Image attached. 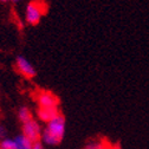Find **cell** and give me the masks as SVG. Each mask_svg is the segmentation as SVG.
Returning <instances> with one entry per match:
<instances>
[{"instance_id": "6", "label": "cell", "mask_w": 149, "mask_h": 149, "mask_svg": "<svg viewBox=\"0 0 149 149\" xmlns=\"http://www.w3.org/2000/svg\"><path fill=\"white\" fill-rule=\"evenodd\" d=\"M38 117L43 121V122H50L51 120H53L56 116H58L61 113L58 108H38Z\"/></svg>"}, {"instance_id": "5", "label": "cell", "mask_w": 149, "mask_h": 149, "mask_svg": "<svg viewBox=\"0 0 149 149\" xmlns=\"http://www.w3.org/2000/svg\"><path fill=\"white\" fill-rule=\"evenodd\" d=\"M37 104L39 108H58L59 100L53 92L42 90L37 94Z\"/></svg>"}, {"instance_id": "1", "label": "cell", "mask_w": 149, "mask_h": 149, "mask_svg": "<svg viewBox=\"0 0 149 149\" xmlns=\"http://www.w3.org/2000/svg\"><path fill=\"white\" fill-rule=\"evenodd\" d=\"M65 134V118L62 114L56 116L53 120L46 123L45 129L42 133V143L47 146H57L61 143Z\"/></svg>"}, {"instance_id": "8", "label": "cell", "mask_w": 149, "mask_h": 149, "mask_svg": "<svg viewBox=\"0 0 149 149\" xmlns=\"http://www.w3.org/2000/svg\"><path fill=\"white\" fill-rule=\"evenodd\" d=\"M18 118L22 123H26L30 120H32V113L27 107H22L18 110Z\"/></svg>"}, {"instance_id": "10", "label": "cell", "mask_w": 149, "mask_h": 149, "mask_svg": "<svg viewBox=\"0 0 149 149\" xmlns=\"http://www.w3.org/2000/svg\"><path fill=\"white\" fill-rule=\"evenodd\" d=\"M0 149H14L13 139H4L0 141Z\"/></svg>"}, {"instance_id": "2", "label": "cell", "mask_w": 149, "mask_h": 149, "mask_svg": "<svg viewBox=\"0 0 149 149\" xmlns=\"http://www.w3.org/2000/svg\"><path fill=\"white\" fill-rule=\"evenodd\" d=\"M46 6L38 0H32L26 6L25 10V22L29 25H38L42 20V17L44 15Z\"/></svg>"}, {"instance_id": "4", "label": "cell", "mask_w": 149, "mask_h": 149, "mask_svg": "<svg viewBox=\"0 0 149 149\" xmlns=\"http://www.w3.org/2000/svg\"><path fill=\"white\" fill-rule=\"evenodd\" d=\"M43 130L40 128V124H38L36 120H30L26 123H23V135H25L31 142H38L42 139Z\"/></svg>"}, {"instance_id": "11", "label": "cell", "mask_w": 149, "mask_h": 149, "mask_svg": "<svg viewBox=\"0 0 149 149\" xmlns=\"http://www.w3.org/2000/svg\"><path fill=\"white\" fill-rule=\"evenodd\" d=\"M31 149H45V148H44L42 141H38V142H34V143L32 144V148H31Z\"/></svg>"}, {"instance_id": "3", "label": "cell", "mask_w": 149, "mask_h": 149, "mask_svg": "<svg viewBox=\"0 0 149 149\" xmlns=\"http://www.w3.org/2000/svg\"><path fill=\"white\" fill-rule=\"evenodd\" d=\"M15 69L22 76H24L27 79H33L37 76V70L33 66V64L22 54L17 56L15 58Z\"/></svg>"}, {"instance_id": "12", "label": "cell", "mask_w": 149, "mask_h": 149, "mask_svg": "<svg viewBox=\"0 0 149 149\" xmlns=\"http://www.w3.org/2000/svg\"><path fill=\"white\" fill-rule=\"evenodd\" d=\"M6 135V129L3 124H0V140H4Z\"/></svg>"}, {"instance_id": "9", "label": "cell", "mask_w": 149, "mask_h": 149, "mask_svg": "<svg viewBox=\"0 0 149 149\" xmlns=\"http://www.w3.org/2000/svg\"><path fill=\"white\" fill-rule=\"evenodd\" d=\"M84 149H107V147L102 141H90L86 143Z\"/></svg>"}, {"instance_id": "13", "label": "cell", "mask_w": 149, "mask_h": 149, "mask_svg": "<svg viewBox=\"0 0 149 149\" xmlns=\"http://www.w3.org/2000/svg\"><path fill=\"white\" fill-rule=\"evenodd\" d=\"M18 1H20V0H0V3H3V4H6V3H18Z\"/></svg>"}, {"instance_id": "7", "label": "cell", "mask_w": 149, "mask_h": 149, "mask_svg": "<svg viewBox=\"0 0 149 149\" xmlns=\"http://www.w3.org/2000/svg\"><path fill=\"white\" fill-rule=\"evenodd\" d=\"M14 149H31L33 142H31L25 135L19 134L14 139Z\"/></svg>"}]
</instances>
